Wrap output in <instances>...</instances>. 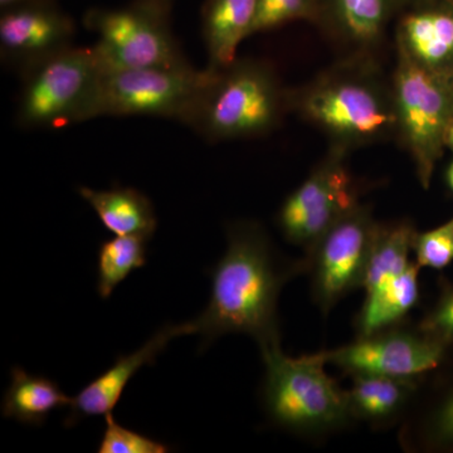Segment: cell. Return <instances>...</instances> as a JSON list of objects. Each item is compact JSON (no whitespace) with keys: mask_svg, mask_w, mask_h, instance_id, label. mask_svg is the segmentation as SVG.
I'll use <instances>...</instances> for the list:
<instances>
[{"mask_svg":"<svg viewBox=\"0 0 453 453\" xmlns=\"http://www.w3.org/2000/svg\"><path fill=\"white\" fill-rule=\"evenodd\" d=\"M303 268L286 264L277 255L266 231L257 222H235L226 229V249L210 271V303L189 321L190 333L203 345L226 334H247L259 349L280 345L279 297L283 285Z\"/></svg>","mask_w":453,"mask_h":453,"instance_id":"6da1fadb","label":"cell"},{"mask_svg":"<svg viewBox=\"0 0 453 453\" xmlns=\"http://www.w3.org/2000/svg\"><path fill=\"white\" fill-rule=\"evenodd\" d=\"M290 112L314 125L330 144L351 151L396 136L392 80L372 57L349 56L288 91Z\"/></svg>","mask_w":453,"mask_h":453,"instance_id":"7a4b0ae2","label":"cell"},{"mask_svg":"<svg viewBox=\"0 0 453 453\" xmlns=\"http://www.w3.org/2000/svg\"><path fill=\"white\" fill-rule=\"evenodd\" d=\"M288 91L266 62L235 59L214 70L188 127L210 142L267 135L290 112Z\"/></svg>","mask_w":453,"mask_h":453,"instance_id":"3957f363","label":"cell"},{"mask_svg":"<svg viewBox=\"0 0 453 453\" xmlns=\"http://www.w3.org/2000/svg\"><path fill=\"white\" fill-rule=\"evenodd\" d=\"M262 401L270 421L296 434L320 436L351 421L347 390L327 375L320 353L288 357L281 345L261 350Z\"/></svg>","mask_w":453,"mask_h":453,"instance_id":"277c9868","label":"cell"},{"mask_svg":"<svg viewBox=\"0 0 453 453\" xmlns=\"http://www.w3.org/2000/svg\"><path fill=\"white\" fill-rule=\"evenodd\" d=\"M169 13L170 7L149 0L86 12L83 23L97 35L91 49L103 73L190 65L170 28Z\"/></svg>","mask_w":453,"mask_h":453,"instance_id":"5b68a950","label":"cell"},{"mask_svg":"<svg viewBox=\"0 0 453 453\" xmlns=\"http://www.w3.org/2000/svg\"><path fill=\"white\" fill-rule=\"evenodd\" d=\"M103 74L91 47L71 46L32 65L22 73L18 124L59 127L91 120Z\"/></svg>","mask_w":453,"mask_h":453,"instance_id":"8992f818","label":"cell"},{"mask_svg":"<svg viewBox=\"0 0 453 453\" xmlns=\"http://www.w3.org/2000/svg\"><path fill=\"white\" fill-rule=\"evenodd\" d=\"M392 88L395 138L412 157L419 183L428 188L446 148V134L453 119V86L396 50Z\"/></svg>","mask_w":453,"mask_h":453,"instance_id":"52a82bcc","label":"cell"},{"mask_svg":"<svg viewBox=\"0 0 453 453\" xmlns=\"http://www.w3.org/2000/svg\"><path fill=\"white\" fill-rule=\"evenodd\" d=\"M214 70L153 67L104 73L95 101L100 116H155L189 125Z\"/></svg>","mask_w":453,"mask_h":453,"instance_id":"ba28073f","label":"cell"},{"mask_svg":"<svg viewBox=\"0 0 453 453\" xmlns=\"http://www.w3.org/2000/svg\"><path fill=\"white\" fill-rule=\"evenodd\" d=\"M349 153L330 145L324 159L282 203L277 226L288 242L309 252L321 235L359 204Z\"/></svg>","mask_w":453,"mask_h":453,"instance_id":"9c48e42d","label":"cell"},{"mask_svg":"<svg viewBox=\"0 0 453 453\" xmlns=\"http://www.w3.org/2000/svg\"><path fill=\"white\" fill-rule=\"evenodd\" d=\"M378 222L368 205L357 204L306 252L316 305L329 314L348 294L362 288Z\"/></svg>","mask_w":453,"mask_h":453,"instance_id":"30bf717a","label":"cell"},{"mask_svg":"<svg viewBox=\"0 0 453 453\" xmlns=\"http://www.w3.org/2000/svg\"><path fill=\"white\" fill-rule=\"evenodd\" d=\"M447 349L419 327L403 329L398 324L344 347L320 351V356L326 365L338 366L351 377L377 374L418 380L442 365Z\"/></svg>","mask_w":453,"mask_h":453,"instance_id":"8fae6325","label":"cell"},{"mask_svg":"<svg viewBox=\"0 0 453 453\" xmlns=\"http://www.w3.org/2000/svg\"><path fill=\"white\" fill-rule=\"evenodd\" d=\"M74 33L73 18L58 8L56 0L2 11L3 62L25 73L38 62L73 46Z\"/></svg>","mask_w":453,"mask_h":453,"instance_id":"7c38bea8","label":"cell"},{"mask_svg":"<svg viewBox=\"0 0 453 453\" xmlns=\"http://www.w3.org/2000/svg\"><path fill=\"white\" fill-rule=\"evenodd\" d=\"M190 335L189 321L179 325H166L138 350L120 356L106 372L98 375L88 386L73 396L70 414L65 425L68 428L89 417L107 416L112 413L129 381L144 365H153L155 359L166 344L177 336Z\"/></svg>","mask_w":453,"mask_h":453,"instance_id":"4fadbf2b","label":"cell"},{"mask_svg":"<svg viewBox=\"0 0 453 453\" xmlns=\"http://www.w3.org/2000/svg\"><path fill=\"white\" fill-rule=\"evenodd\" d=\"M396 50L453 86V11L419 9L402 18Z\"/></svg>","mask_w":453,"mask_h":453,"instance_id":"5bb4252c","label":"cell"},{"mask_svg":"<svg viewBox=\"0 0 453 453\" xmlns=\"http://www.w3.org/2000/svg\"><path fill=\"white\" fill-rule=\"evenodd\" d=\"M258 0H205L202 29L208 68L220 70L237 59V50L253 35Z\"/></svg>","mask_w":453,"mask_h":453,"instance_id":"9a60e30c","label":"cell"},{"mask_svg":"<svg viewBox=\"0 0 453 453\" xmlns=\"http://www.w3.org/2000/svg\"><path fill=\"white\" fill-rule=\"evenodd\" d=\"M79 193L112 234L140 235L150 240L157 231V219L153 203L135 188L95 190L81 187Z\"/></svg>","mask_w":453,"mask_h":453,"instance_id":"2e32d148","label":"cell"},{"mask_svg":"<svg viewBox=\"0 0 453 453\" xmlns=\"http://www.w3.org/2000/svg\"><path fill=\"white\" fill-rule=\"evenodd\" d=\"M351 378L353 384L347 390L351 418L377 426L399 418L418 387V380L387 375L359 374Z\"/></svg>","mask_w":453,"mask_h":453,"instance_id":"e0dca14e","label":"cell"},{"mask_svg":"<svg viewBox=\"0 0 453 453\" xmlns=\"http://www.w3.org/2000/svg\"><path fill=\"white\" fill-rule=\"evenodd\" d=\"M71 402L73 398L65 395L56 381L14 366L3 398L2 413L5 418L23 425L42 426L53 411L65 405L70 407Z\"/></svg>","mask_w":453,"mask_h":453,"instance_id":"ac0fdd59","label":"cell"},{"mask_svg":"<svg viewBox=\"0 0 453 453\" xmlns=\"http://www.w3.org/2000/svg\"><path fill=\"white\" fill-rule=\"evenodd\" d=\"M393 0H332L333 31L353 55L372 57L388 20Z\"/></svg>","mask_w":453,"mask_h":453,"instance_id":"d6986e66","label":"cell"},{"mask_svg":"<svg viewBox=\"0 0 453 453\" xmlns=\"http://www.w3.org/2000/svg\"><path fill=\"white\" fill-rule=\"evenodd\" d=\"M419 268L416 261L411 262L389 285L377 294L365 296L357 318V338L395 326L410 314L419 299Z\"/></svg>","mask_w":453,"mask_h":453,"instance_id":"ffe728a7","label":"cell"},{"mask_svg":"<svg viewBox=\"0 0 453 453\" xmlns=\"http://www.w3.org/2000/svg\"><path fill=\"white\" fill-rule=\"evenodd\" d=\"M417 231L407 220L378 223L363 282L365 296L377 294L410 266Z\"/></svg>","mask_w":453,"mask_h":453,"instance_id":"44dd1931","label":"cell"},{"mask_svg":"<svg viewBox=\"0 0 453 453\" xmlns=\"http://www.w3.org/2000/svg\"><path fill=\"white\" fill-rule=\"evenodd\" d=\"M148 241L140 235H115L100 244L96 286L101 299H109L134 271L145 266Z\"/></svg>","mask_w":453,"mask_h":453,"instance_id":"7402d4cb","label":"cell"},{"mask_svg":"<svg viewBox=\"0 0 453 453\" xmlns=\"http://www.w3.org/2000/svg\"><path fill=\"white\" fill-rule=\"evenodd\" d=\"M410 449H453V386L438 398L417 428L405 429Z\"/></svg>","mask_w":453,"mask_h":453,"instance_id":"603a6c76","label":"cell"},{"mask_svg":"<svg viewBox=\"0 0 453 453\" xmlns=\"http://www.w3.org/2000/svg\"><path fill=\"white\" fill-rule=\"evenodd\" d=\"M320 13L319 0H258L253 35L294 20H318Z\"/></svg>","mask_w":453,"mask_h":453,"instance_id":"cb8c5ba5","label":"cell"},{"mask_svg":"<svg viewBox=\"0 0 453 453\" xmlns=\"http://www.w3.org/2000/svg\"><path fill=\"white\" fill-rule=\"evenodd\" d=\"M100 453H165L170 447L154 438L124 427L113 418L112 413L105 416V431L101 438Z\"/></svg>","mask_w":453,"mask_h":453,"instance_id":"d4e9b609","label":"cell"},{"mask_svg":"<svg viewBox=\"0 0 453 453\" xmlns=\"http://www.w3.org/2000/svg\"><path fill=\"white\" fill-rule=\"evenodd\" d=\"M413 252L421 267L442 270L449 266L453 261V219L431 231L417 232Z\"/></svg>","mask_w":453,"mask_h":453,"instance_id":"484cf974","label":"cell"},{"mask_svg":"<svg viewBox=\"0 0 453 453\" xmlns=\"http://www.w3.org/2000/svg\"><path fill=\"white\" fill-rule=\"evenodd\" d=\"M419 329L446 347L453 345V286L442 292L419 324Z\"/></svg>","mask_w":453,"mask_h":453,"instance_id":"4316f807","label":"cell"},{"mask_svg":"<svg viewBox=\"0 0 453 453\" xmlns=\"http://www.w3.org/2000/svg\"><path fill=\"white\" fill-rule=\"evenodd\" d=\"M446 148L451 149L453 153V119L451 122H449V130H447L446 134ZM446 178L447 183H449L453 192V159L451 164H449V169H447Z\"/></svg>","mask_w":453,"mask_h":453,"instance_id":"83f0119b","label":"cell"},{"mask_svg":"<svg viewBox=\"0 0 453 453\" xmlns=\"http://www.w3.org/2000/svg\"><path fill=\"white\" fill-rule=\"evenodd\" d=\"M44 2H55V0H0V8H2V11H7V9Z\"/></svg>","mask_w":453,"mask_h":453,"instance_id":"f1b7e54d","label":"cell"},{"mask_svg":"<svg viewBox=\"0 0 453 453\" xmlns=\"http://www.w3.org/2000/svg\"><path fill=\"white\" fill-rule=\"evenodd\" d=\"M149 2L157 3V4L166 5L170 7L172 5V0H149Z\"/></svg>","mask_w":453,"mask_h":453,"instance_id":"f546056e","label":"cell"},{"mask_svg":"<svg viewBox=\"0 0 453 453\" xmlns=\"http://www.w3.org/2000/svg\"><path fill=\"white\" fill-rule=\"evenodd\" d=\"M395 3H401V4H412V3L421 2V0H393Z\"/></svg>","mask_w":453,"mask_h":453,"instance_id":"4dcf8cb0","label":"cell"}]
</instances>
